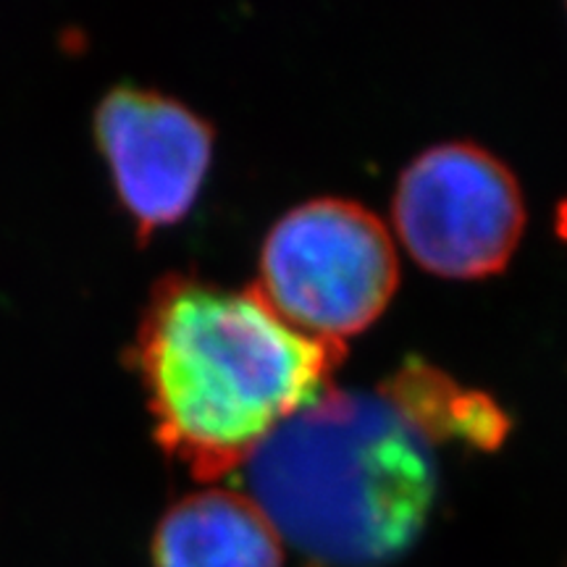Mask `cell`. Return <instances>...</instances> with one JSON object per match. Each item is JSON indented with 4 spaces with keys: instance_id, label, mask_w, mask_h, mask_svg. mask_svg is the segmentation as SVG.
<instances>
[{
    "instance_id": "obj_1",
    "label": "cell",
    "mask_w": 567,
    "mask_h": 567,
    "mask_svg": "<svg viewBox=\"0 0 567 567\" xmlns=\"http://www.w3.org/2000/svg\"><path fill=\"white\" fill-rule=\"evenodd\" d=\"M344 344L295 329L258 287L168 276L137 334L155 436L195 478L245 467L297 410L331 389Z\"/></svg>"
},
{
    "instance_id": "obj_2",
    "label": "cell",
    "mask_w": 567,
    "mask_h": 567,
    "mask_svg": "<svg viewBox=\"0 0 567 567\" xmlns=\"http://www.w3.org/2000/svg\"><path fill=\"white\" fill-rule=\"evenodd\" d=\"M431 442L389 386H331L247 460L250 499L284 542L316 563L384 565L415 542L434 507Z\"/></svg>"
},
{
    "instance_id": "obj_3",
    "label": "cell",
    "mask_w": 567,
    "mask_h": 567,
    "mask_svg": "<svg viewBox=\"0 0 567 567\" xmlns=\"http://www.w3.org/2000/svg\"><path fill=\"white\" fill-rule=\"evenodd\" d=\"M396 276L392 237L373 213L313 200L268 234L255 287L295 329L342 344L384 313Z\"/></svg>"
},
{
    "instance_id": "obj_4",
    "label": "cell",
    "mask_w": 567,
    "mask_h": 567,
    "mask_svg": "<svg viewBox=\"0 0 567 567\" xmlns=\"http://www.w3.org/2000/svg\"><path fill=\"white\" fill-rule=\"evenodd\" d=\"M392 210L415 264L444 279L499 274L526 224L509 168L467 142L417 155L400 176Z\"/></svg>"
},
{
    "instance_id": "obj_5",
    "label": "cell",
    "mask_w": 567,
    "mask_h": 567,
    "mask_svg": "<svg viewBox=\"0 0 567 567\" xmlns=\"http://www.w3.org/2000/svg\"><path fill=\"white\" fill-rule=\"evenodd\" d=\"M95 134L142 234L187 216L213 158V132L200 116L158 92L116 87L95 113Z\"/></svg>"
},
{
    "instance_id": "obj_6",
    "label": "cell",
    "mask_w": 567,
    "mask_h": 567,
    "mask_svg": "<svg viewBox=\"0 0 567 567\" xmlns=\"http://www.w3.org/2000/svg\"><path fill=\"white\" fill-rule=\"evenodd\" d=\"M155 567H284V538L250 496L205 488L163 515Z\"/></svg>"
},
{
    "instance_id": "obj_7",
    "label": "cell",
    "mask_w": 567,
    "mask_h": 567,
    "mask_svg": "<svg viewBox=\"0 0 567 567\" xmlns=\"http://www.w3.org/2000/svg\"><path fill=\"white\" fill-rule=\"evenodd\" d=\"M559 231H563L567 237V205L563 210H559Z\"/></svg>"
}]
</instances>
